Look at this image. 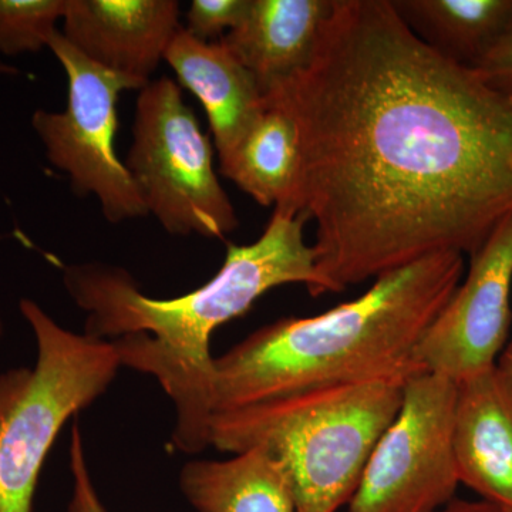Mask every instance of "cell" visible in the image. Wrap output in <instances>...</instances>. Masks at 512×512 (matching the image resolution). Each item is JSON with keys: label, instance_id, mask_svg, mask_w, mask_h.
<instances>
[{"label": "cell", "instance_id": "cell-23", "mask_svg": "<svg viewBox=\"0 0 512 512\" xmlns=\"http://www.w3.org/2000/svg\"><path fill=\"white\" fill-rule=\"evenodd\" d=\"M20 74L18 67L10 66L0 60V76H18Z\"/></svg>", "mask_w": 512, "mask_h": 512}, {"label": "cell", "instance_id": "cell-2", "mask_svg": "<svg viewBox=\"0 0 512 512\" xmlns=\"http://www.w3.org/2000/svg\"><path fill=\"white\" fill-rule=\"evenodd\" d=\"M306 222L302 215L274 210L261 237L248 245L228 244L218 274L178 298L144 295L120 266H64L66 291L86 312L84 335L111 340L121 366L156 377L173 400V444L181 453L210 446L212 333L278 286L301 284L312 296L323 295L315 249L303 237Z\"/></svg>", "mask_w": 512, "mask_h": 512}, {"label": "cell", "instance_id": "cell-13", "mask_svg": "<svg viewBox=\"0 0 512 512\" xmlns=\"http://www.w3.org/2000/svg\"><path fill=\"white\" fill-rule=\"evenodd\" d=\"M178 84L205 111L220 163L227 160L264 110L265 97L251 73L217 42H202L178 29L164 56Z\"/></svg>", "mask_w": 512, "mask_h": 512}, {"label": "cell", "instance_id": "cell-14", "mask_svg": "<svg viewBox=\"0 0 512 512\" xmlns=\"http://www.w3.org/2000/svg\"><path fill=\"white\" fill-rule=\"evenodd\" d=\"M180 488L198 512H296L281 466L261 448L185 464Z\"/></svg>", "mask_w": 512, "mask_h": 512}, {"label": "cell", "instance_id": "cell-16", "mask_svg": "<svg viewBox=\"0 0 512 512\" xmlns=\"http://www.w3.org/2000/svg\"><path fill=\"white\" fill-rule=\"evenodd\" d=\"M299 170V133L288 104L265 96L264 110L227 160L221 174L264 207L286 204Z\"/></svg>", "mask_w": 512, "mask_h": 512}, {"label": "cell", "instance_id": "cell-9", "mask_svg": "<svg viewBox=\"0 0 512 512\" xmlns=\"http://www.w3.org/2000/svg\"><path fill=\"white\" fill-rule=\"evenodd\" d=\"M467 278L421 338V369L454 383L497 365L511 326L512 212L470 255Z\"/></svg>", "mask_w": 512, "mask_h": 512}, {"label": "cell", "instance_id": "cell-6", "mask_svg": "<svg viewBox=\"0 0 512 512\" xmlns=\"http://www.w3.org/2000/svg\"><path fill=\"white\" fill-rule=\"evenodd\" d=\"M126 167L153 214L170 235L225 238L239 220L214 168L210 137L202 133L180 84L151 80L137 97Z\"/></svg>", "mask_w": 512, "mask_h": 512}, {"label": "cell", "instance_id": "cell-1", "mask_svg": "<svg viewBox=\"0 0 512 512\" xmlns=\"http://www.w3.org/2000/svg\"><path fill=\"white\" fill-rule=\"evenodd\" d=\"M271 94L299 133L295 187L275 210L315 222L323 293L473 255L512 212V104L424 45L390 0H335L311 66Z\"/></svg>", "mask_w": 512, "mask_h": 512}, {"label": "cell", "instance_id": "cell-22", "mask_svg": "<svg viewBox=\"0 0 512 512\" xmlns=\"http://www.w3.org/2000/svg\"><path fill=\"white\" fill-rule=\"evenodd\" d=\"M497 366L500 367L501 372L508 377L512 384V342L501 353L500 360H497Z\"/></svg>", "mask_w": 512, "mask_h": 512}, {"label": "cell", "instance_id": "cell-20", "mask_svg": "<svg viewBox=\"0 0 512 512\" xmlns=\"http://www.w3.org/2000/svg\"><path fill=\"white\" fill-rule=\"evenodd\" d=\"M473 72L512 104V30L474 67Z\"/></svg>", "mask_w": 512, "mask_h": 512}, {"label": "cell", "instance_id": "cell-15", "mask_svg": "<svg viewBox=\"0 0 512 512\" xmlns=\"http://www.w3.org/2000/svg\"><path fill=\"white\" fill-rule=\"evenodd\" d=\"M437 55L473 70L512 30V0H390Z\"/></svg>", "mask_w": 512, "mask_h": 512}, {"label": "cell", "instance_id": "cell-17", "mask_svg": "<svg viewBox=\"0 0 512 512\" xmlns=\"http://www.w3.org/2000/svg\"><path fill=\"white\" fill-rule=\"evenodd\" d=\"M67 0H0V53L19 56L49 47Z\"/></svg>", "mask_w": 512, "mask_h": 512}, {"label": "cell", "instance_id": "cell-18", "mask_svg": "<svg viewBox=\"0 0 512 512\" xmlns=\"http://www.w3.org/2000/svg\"><path fill=\"white\" fill-rule=\"evenodd\" d=\"M249 5L251 0H194L185 15L184 29L202 42L222 39L244 20Z\"/></svg>", "mask_w": 512, "mask_h": 512}, {"label": "cell", "instance_id": "cell-10", "mask_svg": "<svg viewBox=\"0 0 512 512\" xmlns=\"http://www.w3.org/2000/svg\"><path fill=\"white\" fill-rule=\"evenodd\" d=\"M178 18L177 0H67L62 35L97 66L148 84Z\"/></svg>", "mask_w": 512, "mask_h": 512}, {"label": "cell", "instance_id": "cell-7", "mask_svg": "<svg viewBox=\"0 0 512 512\" xmlns=\"http://www.w3.org/2000/svg\"><path fill=\"white\" fill-rule=\"evenodd\" d=\"M49 49L69 82L64 111L36 110L32 127L47 160L69 175L77 197L94 195L110 224L148 215L136 181L116 151L117 101L126 90L147 84L128 79L90 62L57 32Z\"/></svg>", "mask_w": 512, "mask_h": 512}, {"label": "cell", "instance_id": "cell-8", "mask_svg": "<svg viewBox=\"0 0 512 512\" xmlns=\"http://www.w3.org/2000/svg\"><path fill=\"white\" fill-rule=\"evenodd\" d=\"M457 383L420 372L367 461L349 512H436L456 498L454 414Z\"/></svg>", "mask_w": 512, "mask_h": 512}, {"label": "cell", "instance_id": "cell-12", "mask_svg": "<svg viewBox=\"0 0 512 512\" xmlns=\"http://www.w3.org/2000/svg\"><path fill=\"white\" fill-rule=\"evenodd\" d=\"M333 6L335 0H251L244 20L220 42L265 97L311 66Z\"/></svg>", "mask_w": 512, "mask_h": 512}, {"label": "cell", "instance_id": "cell-11", "mask_svg": "<svg viewBox=\"0 0 512 512\" xmlns=\"http://www.w3.org/2000/svg\"><path fill=\"white\" fill-rule=\"evenodd\" d=\"M453 443L460 484L512 512V384L497 365L457 384Z\"/></svg>", "mask_w": 512, "mask_h": 512}, {"label": "cell", "instance_id": "cell-21", "mask_svg": "<svg viewBox=\"0 0 512 512\" xmlns=\"http://www.w3.org/2000/svg\"><path fill=\"white\" fill-rule=\"evenodd\" d=\"M436 512H504L500 510V508L495 507V505L487 503V501L478 500V501H467V500H458V498H454L451 503H448L446 507L441 508V510Z\"/></svg>", "mask_w": 512, "mask_h": 512}, {"label": "cell", "instance_id": "cell-3", "mask_svg": "<svg viewBox=\"0 0 512 512\" xmlns=\"http://www.w3.org/2000/svg\"><path fill=\"white\" fill-rule=\"evenodd\" d=\"M463 275V254L439 252L380 275L362 296L328 312L255 330L214 359L211 413L329 384L406 383L426 372L417 346Z\"/></svg>", "mask_w": 512, "mask_h": 512}, {"label": "cell", "instance_id": "cell-24", "mask_svg": "<svg viewBox=\"0 0 512 512\" xmlns=\"http://www.w3.org/2000/svg\"><path fill=\"white\" fill-rule=\"evenodd\" d=\"M3 332H5V323H3L2 312H0V340L3 338Z\"/></svg>", "mask_w": 512, "mask_h": 512}, {"label": "cell", "instance_id": "cell-4", "mask_svg": "<svg viewBox=\"0 0 512 512\" xmlns=\"http://www.w3.org/2000/svg\"><path fill=\"white\" fill-rule=\"evenodd\" d=\"M403 382L329 384L212 414L210 446L261 448L284 470L296 512H338L403 402Z\"/></svg>", "mask_w": 512, "mask_h": 512}, {"label": "cell", "instance_id": "cell-5", "mask_svg": "<svg viewBox=\"0 0 512 512\" xmlns=\"http://www.w3.org/2000/svg\"><path fill=\"white\" fill-rule=\"evenodd\" d=\"M35 367L0 375V512H32L47 454L70 417L106 393L121 367L111 340L62 328L32 299L19 303Z\"/></svg>", "mask_w": 512, "mask_h": 512}, {"label": "cell", "instance_id": "cell-19", "mask_svg": "<svg viewBox=\"0 0 512 512\" xmlns=\"http://www.w3.org/2000/svg\"><path fill=\"white\" fill-rule=\"evenodd\" d=\"M70 468H72L74 487L69 512H107L94 488L92 476L87 467L86 454H84L82 431L77 423H74L72 430Z\"/></svg>", "mask_w": 512, "mask_h": 512}]
</instances>
